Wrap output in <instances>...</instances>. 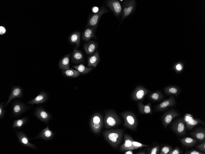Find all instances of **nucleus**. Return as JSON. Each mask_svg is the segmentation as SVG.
Wrapping results in <instances>:
<instances>
[{
	"label": "nucleus",
	"mask_w": 205,
	"mask_h": 154,
	"mask_svg": "<svg viewBox=\"0 0 205 154\" xmlns=\"http://www.w3.org/2000/svg\"><path fill=\"white\" fill-rule=\"evenodd\" d=\"M109 12L108 10L106 8L104 7H101L98 12L92 14L90 16L86 27L94 28L96 31L102 16L104 14Z\"/></svg>",
	"instance_id": "f257e3e1"
},
{
	"label": "nucleus",
	"mask_w": 205,
	"mask_h": 154,
	"mask_svg": "<svg viewBox=\"0 0 205 154\" xmlns=\"http://www.w3.org/2000/svg\"><path fill=\"white\" fill-rule=\"evenodd\" d=\"M183 120L185 122V128L187 130H192L194 127L199 124L204 125V123L202 121L199 119L194 118L190 114H185Z\"/></svg>",
	"instance_id": "f03ea898"
},
{
	"label": "nucleus",
	"mask_w": 205,
	"mask_h": 154,
	"mask_svg": "<svg viewBox=\"0 0 205 154\" xmlns=\"http://www.w3.org/2000/svg\"><path fill=\"white\" fill-rule=\"evenodd\" d=\"M123 8L120 23L123 20L129 16L132 13L135 8V1H125L123 3Z\"/></svg>",
	"instance_id": "7ed1b4c3"
},
{
	"label": "nucleus",
	"mask_w": 205,
	"mask_h": 154,
	"mask_svg": "<svg viewBox=\"0 0 205 154\" xmlns=\"http://www.w3.org/2000/svg\"><path fill=\"white\" fill-rule=\"evenodd\" d=\"M107 4L116 16L119 17L123 12V8L120 1L117 0L108 1L107 2Z\"/></svg>",
	"instance_id": "20e7f679"
},
{
	"label": "nucleus",
	"mask_w": 205,
	"mask_h": 154,
	"mask_svg": "<svg viewBox=\"0 0 205 154\" xmlns=\"http://www.w3.org/2000/svg\"><path fill=\"white\" fill-rule=\"evenodd\" d=\"M172 130L178 135L182 136L186 133L185 122L183 119H180L175 122L172 126Z\"/></svg>",
	"instance_id": "39448f33"
},
{
	"label": "nucleus",
	"mask_w": 205,
	"mask_h": 154,
	"mask_svg": "<svg viewBox=\"0 0 205 154\" xmlns=\"http://www.w3.org/2000/svg\"><path fill=\"white\" fill-rule=\"evenodd\" d=\"M123 115L125 117V122L128 126L130 128L135 129L137 125V121L133 114L128 112L124 113Z\"/></svg>",
	"instance_id": "423d86ee"
},
{
	"label": "nucleus",
	"mask_w": 205,
	"mask_h": 154,
	"mask_svg": "<svg viewBox=\"0 0 205 154\" xmlns=\"http://www.w3.org/2000/svg\"><path fill=\"white\" fill-rule=\"evenodd\" d=\"M190 135L200 142L205 141V131L204 129L198 128L190 133Z\"/></svg>",
	"instance_id": "0eeeda50"
},
{
	"label": "nucleus",
	"mask_w": 205,
	"mask_h": 154,
	"mask_svg": "<svg viewBox=\"0 0 205 154\" xmlns=\"http://www.w3.org/2000/svg\"><path fill=\"white\" fill-rule=\"evenodd\" d=\"M179 116L178 113L174 111L169 112L165 114L163 117V123L164 127L167 128L175 117Z\"/></svg>",
	"instance_id": "6e6552de"
},
{
	"label": "nucleus",
	"mask_w": 205,
	"mask_h": 154,
	"mask_svg": "<svg viewBox=\"0 0 205 154\" xmlns=\"http://www.w3.org/2000/svg\"><path fill=\"white\" fill-rule=\"evenodd\" d=\"M22 94V90L20 87H13L12 89L11 93L9 97L8 100L4 107H6L8 104L13 99L16 98L21 97Z\"/></svg>",
	"instance_id": "1a4fd4ad"
},
{
	"label": "nucleus",
	"mask_w": 205,
	"mask_h": 154,
	"mask_svg": "<svg viewBox=\"0 0 205 154\" xmlns=\"http://www.w3.org/2000/svg\"><path fill=\"white\" fill-rule=\"evenodd\" d=\"M95 30V29L93 27H89L86 28L83 33L82 39L87 42L93 37L96 38Z\"/></svg>",
	"instance_id": "9d476101"
},
{
	"label": "nucleus",
	"mask_w": 205,
	"mask_h": 154,
	"mask_svg": "<svg viewBox=\"0 0 205 154\" xmlns=\"http://www.w3.org/2000/svg\"><path fill=\"white\" fill-rule=\"evenodd\" d=\"M72 60L75 63H79L84 60L83 54L81 51L77 50L76 47L74 48L72 56Z\"/></svg>",
	"instance_id": "9b49d317"
},
{
	"label": "nucleus",
	"mask_w": 205,
	"mask_h": 154,
	"mask_svg": "<svg viewBox=\"0 0 205 154\" xmlns=\"http://www.w3.org/2000/svg\"><path fill=\"white\" fill-rule=\"evenodd\" d=\"M100 60L98 52L96 51L93 54L87 58V67H96Z\"/></svg>",
	"instance_id": "f8f14e48"
},
{
	"label": "nucleus",
	"mask_w": 205,
	"mask_h": 154,
	"mask_svg": "<svg viewBox=\"0 0 205 154\" xmlns=\"http://www.w3.org/2000/svg\"><path fill=\"white\" fill-rule=\"evenodd\" d=\"M97 47V43L93 41H90L87 43H85L84 45L85 51L87 54L91 56L94 53Z\"/></svg>",
	"instance_id": "ddd939ff"
},
{
	"label": "nucleus",
	"mask_w": 205,
	"mask_h": 154,
	"mask_svg": "<svg viewBox=\"0 0 205 154\" xmlns=\"http://www.w3.org/2000/svg\"><path fill=\"white\" fill-rule=\"evenodd\" d=\"M148 91L142 88L136 89L132 94V98L135 100H142Z\"/></svg>",
	"instance_id": "4468645a"
},
{
	"label": "nucleus",
	"mask_w": 205,
	"mask_h": 154,
	"mask_svg": "<svg viewBox=\"0 0 205 154\" xmlns=\"http://www.w3.org/2000/svg\"><path fill=\"white\" fill-rule=\"evenodd\" d=\"M125 142L121 147V150L122 151L133 150L135 149L133 144V139L126 135L124 138Z\"/></svg>",
	"instance_id": "2eb2a0df"
},
{
	"label": "nucleus",
	"mask_w": 205,
	"mask_h": 154,
	"mask_svg": "<svg viewBox=\"0 0 205 154\" xmlns=\"http://www.w3.org/2000/svg\"><path fill=\"white\" fill-rule=\"evenodd\" d=\"M70 54H68L62 58L59 64L60 69L63 71L67 70L70 69Z\"/></svg>",
	"instance_id": "dca6fc26"
},
{
	"label": "nucleus",
	"mask_w": 205,
	"mask_h": 154,
	"mask_svg": "<svg viewBox=\"0 0 205 154\" xmlns=\"http://www.w3.org/2000/svg\"><path fill=\"white\" fill-rule=\"evenodd\" d=\"M178 140L183 146L186 147H192L196 144L197 142V140L190 137L178 138Z\"/></svg>",
	"instance_id": "f3484780"
},
{
	"label": "nucleus",
	"mask_w": 205,
	"mask_h": 154,
	"mask_svg": "<svg viewBox=\"0 0 205 154\" xmlns=\"http://www.w3.org/2000/svg\"><path fill=\"white\" fill-rule=\"evenodd\" d=\"M46 94L44 92H42L35 98L29 101L28 103L33 105L34 104L43 103L46 101Z\"/></svg>",
	"instance_id": "a211bd4d"
},
{
	"label": "nucleus",
	"mask_w": 205,
	"mask_h": 154,
	"mask_svg": "<svg viewBox=\"0 0 205 154\" xmlns=\"http://www.w3.org/2000/svg\"><path fill=\"white\" fill-rule=\"evenodd\" d=\"M80 33L75 32L72 33L69 37L70 43L76 45L77 48H79L80 43Z\"/></svg>",
	"instance_id": "6ab92c4d"
},
{
	"label": "nucleus",
	"mask_w": 205,
	"mask_h": 154,
	"mask_svg": "<svg viewBox=\"0 0 205 154\" xmlns=\"http://www.w3.org/2000/svg\"><path fill=\"white\" fill-rule=\"evenodd\" d=\"M62 73L65 76L70 78H76L80 76L81 74L79 72L72 68L67 70L63 71Z\"/></svg>",
	"instance_id": "aec40b11"
},
{
	"label": "nucleus",
	"mask_w": 205,
	"mask_h": 154,
	"mask_svg": "<svg viewBox=\"0 0 205 154\" xmlns=\"http://www.w3.org/2000/svg\"><path fill=\"white\" fill-rule=\"evenodd\" d=\"M77 71L82 74H86L89 73L93 69L92 67H85L83 64L81 63L76 66H72Z\"/></svg>",
	"instance_id": "412c9836"
},
{
	"label": "nucleus",
	"mask_w": 205,
	"mask_h": 154,
	"mask_svg": "<svg viewBox=\"0 0 205 154\" xmlns=\"http://www.w3.org/2000/svg\"><path fill=\"white\" fill-rule=\"evenodd\" d=\"M122 132L120 131L119 133L113 132L109 134L108 137L109 140L112 142L115 143L120 141L122 137Z\"/></svg>",
	"instance_id": "4be33fe9"
},
{
	"label": "nucleus",
	"mask_w": 205,
	"mask_h": 154,
	"mask_svg": "<svg viewBox=\"0 0 205 154\" xmlns=\"http://www.w3.org/2000/svg\"><path fill=\"white\" fill-rule=\"evenodd\" d=\"M26 107L23 104L19 103H14L13 105V112L14 114H19L26 109Z\"/></svg>",
	"instance_id": "5701e85b"
},
{
	"label": "nucleus",
	"mask_w": 205,
	"mask_h": 154,
	"mask_svg": "<svg viewBox=\"0 0 205 154\" xmlns=\"http://www.w3.org/2000/svg\"><path fill=\"white\" fill-rule=\"evenodd\" d=\"M149 103L148 105H144L142 104H139V110L140 112L144 114H150L152 113L150 106Z\"/></svg>",
	"instance_id": "b1692460"
},
{
	"label": "nucleus",
	"mask_w": 205,
	"mask_h": 154,
	"mask_svg": "<svg viewBox=\"0 0 205 154\" xmlns=\"http://www.w3.org/2000/svg\"><path fill=\"white\" fill-rule=\"evenodd\" d=\"M36 113L38 116L43 120H46L48 117L47 112L41 107L38 108L37 109Z\"/></svg>",
	"instance_id": "393cba45"
},
{
	"label": "nucleus",
	"mask_w": 205,
	"mask_h": 154,
	"mask_svg": "<svg viewBox=\"0 0 205 154\" xmlns=\"http://www.w3.org/2000/svg\"><path fill=\"white\" fill-rule=\"evenodd\" d=\"M18 137L19 140L24 145L31 147H32V145L29 143L28 139L26 136L22 134H19Z\"/></svg>",
	"instance_id": "a878e982"
},
{
	"label": "nucleus",
	"mask_w": 205,
	"mask_h": 154,
	"mask_svg": "<svg viewBox=\"0 0 205 154\" xmlns=\"http://www.w3.org/2000/svg\"><path fill=\"white\" fill-rule=\"evenodd\" d=\"M172 99H169V100L165 101L161 103L158 107L159 110H164L165 108L169 107L172 104Z\"/></svg>",
	"instance_id": "bb28decb"
},
{
	"label": "nucleus",
	"mask_w": 205,
	"mask_h": 154,
	"mask_svg": "<svg viewBox=\"0 0 205 154\" xmlns=\"http://www.w3.org/2000/svg\"><path fill=\"white\" fill-rule=\"evenodd\" d=\"M173 150V148L169 146H164L161 149L160 154H167Z\"/></svg>",
	"instance_id": "cd10ccee"
},
{
	"label": "nucleus",
	"mask_w": 205,
	"mask_h": 154,
	"mask_svg": "<svg viewBox=\"0 0 205 154\" xmlns=\"http://www.w3.org/2000/svg\"><path fill=\"white\" fill-rule=\"evenodd\" d=\"M107 122L110 126H113L116 125V122L113 117L109 116L107 119Z\"/></svg>",
	"instance_id": "c85d7f7f"
},
{
	"label": "nucleus",
	"mask_w": 205,
	"mask_h": 154,
	"mask_svg": "<svg viewBox=\"0 0 205 154\" xmlns=\"http://www.w3.org/2000/svg\"><path fill=\"white\" fill-rule=\"evenodd\" d=\"M25 121L23 119H21V120H16L14 122L13 127H21L23 125Z\"/></svg>",
	"instance_id": "c756f323"
},
{
	"label": "nucleus",
	"mask_w": 205,
	"mask_h": 154,
	"mask_svg": "<svg viewBox=\"0 0 205 154\" xmlns=\"http://www.w3.org/2000/svg\"><path fill=\"white\" fill-rule=\"evenodd\" d=\"M132 143L135 149L144 147H147L148 146V145H144L143 144L134 141L133 140L132 141Z\"/></svg>",
	"instance_id": "7c9ffc66"
},
{
	"label": "nucleus",
	"mask_w": 205,
	"mask_h": 154,
	"mask_svg": "<svg viewBox=\"0 0 205 154\" xmlns=\"http://www.w3.org/2000/svg\"><path fill=\"white\" fill-rule=\"evenodd\" d=\"M183 152L178 147L175 148L174 149L172 150L168 154H182Z\"/></svg>",
	"instance_id": "2f4dec72"
},
{
	"label": "nucleus",
	"mask_w": 205,
	"mask_h": 154,
	"mask_svg": "<svg viewBox=\"0 0 205 154\" xmlns=\"http://www.w3.org/2000/svg\"><path fill=\"white\" fill-rule=\"evenodd\" d=\"M150 98L154 100L157 101L160 98V94L158 92H154L151 94Z\"/></svg>",
	"instance_id": "473e14b6"
},
{
	"label": "nucleus",
	"mask_w": 205,
	"mask_h": 154,
	"mask_svg": "<svg viewBox=\"0 0 205 154\" xmlns=\"http://www.w3.org/2000/svg\"><path fill=\"white\" fill-rule=\"evenodd\" d=\"M196 148L198 149L200 151L203 153H205V142L204 141L202 144L197 146Z\"/></svg>",
	"instance_id": "72a5a7b5"
},
{
	"label": "nucleus",
	"mask_w": 205,
	"mask_h": 154,
	"mask_svg": "<svg viewBox=\"0 0 205 154\" xmlns=\"http://www.w3.org/2000/svg\"><path fill=\"white\" fill-rule=\"evenodd\" d=\"M159 151V147L157 146H156L152 148L149 154H158Z\"/></svg>",
	"instance_id": "f704fd0d"
},
{
	"label": "nucleus",
	"mask_w": 205,
	"mask_h": 154,
	"mask_svg": "<svg viewBox=\"0 0 205 154\" xmlns=\"http://www.w3.org/2000/svg\"><path fill=\"white\" fill-rule=\"evenodd\" d=\"M168 92L170 94H176L178 92V89L174 87H170L168 90Z\"/></svg>",
	"instance_id": "c9c22d12"
},
{
	"label": "nucleus",
	"mask_w": 205,
	"mask_h": 154,
	"mask_svg": "<svg viewBox=\"0 0 205 154\" xmlns=\"http://www.w3.org/2000/svg\"><path fill=\"white\" fill-rule=\"evenodd\" d=\"M185 154H204V153L201 151H199L197 150H192L189 151H187L185 153Z\"/></svg>",
	"instance_id": "e433bc0d"
},
{
	"label": "nucleus",
	"mask_w": 205,
	"mask_h": 154,
	"mask_svg": "<svg viewBox=\"0 0 205 154\" xmlns=\"http://www.w3.org/2000/svg\"><path fill=\"white\" fill-rule=\"evenodd\" d=\"M42 134L46 138H49L52 135L51 132L48 130H47L44 131Z\"/></svg>",
	"instance_id": "4c0bfd02"
},
{
	"label": "nucleus",
	"mask_w": 205,
	"mask_h": 154,
	"mask_svg": "<svg viewBox=\"0 0 205 154\" xmlns=\"http://www.w3.org/2000/svg\"><path fill=\"white\" fill-rule=\"evenodd\" d=\"M93 122L94 124H99L100 122V118L98 116H95L93 118Z\"/></svg>",
	"instance_id": "58836bf2"
},
{
	"label": "nucleus",
	"mask_w": 205,
	"mask_h": 154,
	"mask_svg": "<svg viewBox=\"0 0 205 154\" xmlns=\"http://www.w3.org/2000/svg\"><path fill=\"white\" fill-rule=\"evenodd\" d=\"M99 11L100 9L99 8L96 6H94L92 7V12L94 14L98 12Z\"/></svg>",
	"instance_id": "ea45409f"
},
{
	"label": "nucleus",
	"mask_w": 205,
	"mask_h": 154,
	"mask_svg": "<svg viewBox=\"0 0 205 154\" xmlns=\"http://www.w3.org/2000/svg\"><path fill=\"white\" fill-rule=\"evenodd\" d=\"M6 32V29L3 26L0 27V34H3Z\"/></svg>",
	"instance_id": "a19ab883"
},
{
	"label": "nucleus",
	"mask_w": 205,
	"mask_h": 154,
	"mask_svg": "<svg viewBox=\"0 0 205 154\" xmlns=\"http://www.w3.org/2000/svg\"><path fill=\"white\" fill-rule=\"evenodd\" d=\"M3 103H1V105H0V115H1V117L3 116L4 113V111L3 109Z\"/></svg>",
	"instance_id": "79ce46f5"
},
{
	"label": "nucleus",
	"mask_w": 205,
	"mask_h": 154,
	"mask_svg": "<svg viewBox=\"0 0 205 154\" xmlns=\"http://www.w3.org/2000/svg\"><path fill=\"white\" fill-rule=\"evenodd\" d=\"M176 68L177 70L178 71H180L182 69V67L181 65L179 64L178 65H177L176 66Z\"/></svg>",
	"instance_id": "37998d69"
},
{
	"label": "nucleus",
	"mask_w": 205,
	"mask_h": 154,
	"mask_svg": "<svg viewBox=\"0 0 205 154\" xmlns=\"http://www.w3.org/2000/svg\"><path fill=\"white\" fill-rule=\"evenodd\" d=\"M94 126L95 129H98L100 127V125L99 124H94Z\"/></svg>",
	"instance_id": "c03bdc74"
},
{
	"label": "nucleus",
	"mask_w": 205,
	"mask_h": 154,
	"mask_svg": "<svg viewBox=\"0 0 205 154\" xmlns=\"http://www.w3.org/2000/svg\"><path fill=\"white\" fill-rule=\"evenodd\" d=\"M125 154H133V152L132 150H129L124 153Z\"/></svg>",
	"instance_id": "a18cd8bd"
},
{
	"label": "nucleus",
	"mask_w": 205,
	"mask_h": 154,
	"mask_svg": "<svg viewBox=\"0 0 205 154\" xmlns=\"http://www.w3.org/2000/svg\"><path fill=\"white\" fill-rule=\"evenodd\" d=\"M138 154H145V152H141V153H139Z\"/></svg>",
	"instance_id": "49530a36"
},
{
	"label": "nucleus",
	"mask_w": 205,
	"mask_h": 154,
	"mask_svg": "<svg viewBox=\"0 0 205 154\" xmlns=\"http://www.w3.org/2000/svg\"><path fill=\"white\" fill-rule=\"evenodd\" d=\"M121 1V2H122V1Z\"/></svg>",
	"instance_id": "de8ad7c7"
}]
</instances>
